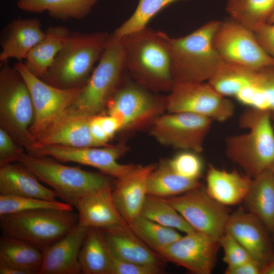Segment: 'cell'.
<instances>
[{
  "mask_svg": "<svg viewBox=\"0 0 274 274\" xmlns=\"http://www.w3.org/2000/svg\"><path fill=\"white\" fill-rule=\"evenodd\" d=\"M45 31L44 38L29 51L24 63L31 73L42 79L71 32L63 26H51Z\"/></svg>",
  "mask_w": 274,
  "mask_h": 274,
  "instance_id": "f1b7e54d",
  "label": "cell"
},
{
  "mask_svg": "<svg viewBox=\"0 0 274 274\" xmlns=\"http://www.w3.org/2000/svg\"><path fill=\"white\" fill-rule=\"evenodd\" d=\"M260 274H274V260L262 268Z\"/></svg>",
  "mask_w": 274,
  "mask_h": 274,
  "instance_id": "7dc6e473",
  "label": "cell"
},
{
  "mask_svg": "<svg viewBox=\"0 0 274 274\" xmlns=\"http://www.w3.org/2000/svg\"><path fill=\"white\" fill-rule=\"evenodd\" d=\"M198 153L182 151L169 159L172 169L178 175L187 179L198 180L203 168V161Z\"/></svg>",
  "mask_w": 274,
  "mask_h": 274,
  "instance_id": "74e56055",
  "label": "cell"
},
{
  "mask_svg": "<svg viewBox=\"0 0 274 274\" xmlns=\"http://www.w3.org/2000/svg\"><path fill=\"white\" fill-rule=\"evenodd\" d=\"M239 124L247 132L225 140L227 157L254 178L269 168L274 161V128L270 112L248 108Z\"/></svg>",
  "mask_w": 274,
  "mask_h": 274,
  "instance_id": "3957f363",
  "label": "cell"
},
{
  "mask_svg": "<svg viewBox=\"0 0 274 274\" xmlns=\"http://www.w3.org/2000/svg\"><path fill=\"white\" fill-rule=\"evenodd\" d=\"M34 117V109L29 89L16 67L7 62L0 70V122L19 144L28 150L29 129Z\"/></svg>",
  "mask_w": 274,
  "mask_h": 274,
  "instance_id": "ba28073f",
  "label": "cell"
},
{
  "mask_svg": "<svg viewBox=\"0 0 274 274\" xmlns=\"http://www.w3.org/2000/svg\"><path fill=\"white\" fill-rule=\"evenodd\" d=\"M254 32L260 46L274 59V24L266 23Z\"/></svg>",
  "mask_w": 274,
  "mask_h": 274,
  "instance_id": "b9f144b4",
  "label": "cell"
},
{
  "mask_svg": "<svg viewBox=\"0 0 274 274\" xmlns=\"http://www.w3.org/2000/svg\"><path fill=\"white\" fill-rule=\"evenodd\" d=\"M213 44L225 62L253 68L274 65V59L260 46L254 32L230 18L220 21Z\"/></svg>",
  "mask_w": 274,
  "mask_h": 274,
  "instance_id": "7c38bea8",
  "label": "cell"
},
{
  "mask_svg": "<svg viewBox=\"0 0 274 274\" xmlns=\"http://www.w3.org/2000/svg\"><path fill=\"white\" fill-rule=\"evenodd\" d=\"M92 117L71 106L45 128L29 151L51 145L100 147L94 140L90 131L89 124Z\"/></svg>",
  "mask_w": 274,
  "mask_h": 274,
  "instance_id": "e0dca14e",
  "label": "cell"
},
{
  "mask_svg": "<svg viewBox=\"0 0 274 274\" xmlns=\"http://www.w3.org/2000/svg\"><path fill=\"white\" fill-rule=\"evenodd\" d=\"M74 207L81 226L106 229L128 225L116 207L109 182L96 192L79 199Z\"/></svg>",
  "mask_w": 274,
  "mask_h": 274,
  "instance_id": "ffe728a7",
  "label": "cell"
},
{
  "mask_svg": "<svg viewBox=\"0 0 274 274\" xmlns=\"http://www.w3.org/2000/svg\"><path fill=\"white\" fill-rule=\"evenodd\" d=\"M101 230L109 251L114 258L139 264L162 265L161 256L141 240L129 225Z\"/></svg>",
  "mask_w": 274,
  "mask_h": 274,
  "instance_id": "7402d4cb",
  "label": "cell"
},
{
  "mask_svg": "<svg viewBox=\"0 0 274 274\" xmlns=\"http://www.w3.org/2000/svg\"><path fill=\"white\" fill-rule=\"evenodd\" d=\"M178 1L181 0H139L134 12L113 33L122 38L146 27L151 19L161 10Z\"/></svg>",
  "mask_w": 274,
  "mask_h": 274,
  "instance_id": "d590c367",
  "label": "cell"
},
{
  "mask_svg": "<svg viewBox=\"0 0 274 274\" xmlns=\"http://www.w3.org/2000/svg\"><path fill=\"white\" fill-rule=\"evenodd\" d=\"M272 235H273V242H274V233L272 234Z\"/></svg>",
  "mask_w": 274,
  "mask_h": 274,
  "instance_id": "816d5d0a",
  "label": "cell"
},
{
  "mask_svg": "<svg viewBox=\"0 0 274 274\" xmlns=\"http://www.w3.org/2000/svg\"><path fill=\"white\" fill-rule=\"evenodd\" d=\"M88 227L78 223L66 235L43 252L40 274H79V255Z\"/></svg>",
  "mask_w": 274,
  "mask_h": 274,
  "instance_id": "d6986e66",
  "label": "cell"
},
{
  "mask_svg": "<svg viewBox=\"0 0 274 274\" xmlns=\"http://www.w3.org/2000/svg\"><path fill=\"white\" fill-rule=\"evenodd\" d=\"M43 260V252L30 243L5 234L1 237L0 261L22 274H40Z\"/></svg>",
  "mask_w": 274,
  "mask_h": 274,
  "instance_id": "4316f807",
  "label": "cell"
},
{
  "mask_svg": "<svg viewBox=\"0 0 274 274\" xmlns=\"http://www.w3.org/2000/svg\"><path fill=\"white\" fill-rule=\"evenodd\" d=\"M274 177V161L268 169Z\"/></svg>",
  "mask_w": 274,
  "mask_h": 274,
  "instance_id": "681fc988",
  "label": "cell"
},
{
  "mask_svg": "<svg viewBox=\"0 0 274 274\" xmlns=\"http://www.w3.org/2000/svg\"><path fill=\"white\" fill-rule=\"evenodd\" d=\"M224 256L223 261L227 267L234 266L253 259L243 247L226 231L219 240Z\"/></svg>",
  "mask_w": 274,
  "mask_h": 274,
  "instance_id": "f35d334b",
  "label": "cell"
},
{
  "mask_svg": "<svg viewBox=\"0 0 274 274\" xmlns=\"http://www.w3.org/2000/svg\"><path fill=\"white\" fill-rule=\"evenodd\" d=\"M165 198L196 231L219 241L226 232L229 209L210 196L205 186Z\"/></svg>",
  "mask_w": 274,
  "mask_h": 274,
  "instance_id": "4fadbf2b",
  "label": "cell"
},
{
  "mask_svg": "<svg viewBox=\"0 0 274 274\" xmlns=\"http://www.w3.org/2000/svg\"><path fill=\"white\" fill-rule=\"evenodd\" d=\"M110 36L104 31H71L42 79L61 88L83 87L98 61Z\"/></svg>",
  "mask_w": 274,
  "mask_h": 274,
  "instance_id": "277c9868",
  "label": "cell"
},
{
  "mask_svg": "<svg viewBox=\"0 0 274 274\" xmlns=\"http://www.w3.org/2000/svg\"><path fill=\"white\" fill-rule=\"evenodd\" d=\"M201 185L176 174L168 160H162L150 173L147 181V195L167 198L183 194Z\"/></svg>",
  "mask_w": 274,
  "mask_h": 274,
  "instance_id": "1f68e13d",
  "label": "cell"
},
{
  "mask_svg": "<svg viewBox=\"0 0 274 274\" xmlns=\"http://www.w3.org/2000/svg\"><path fill=\"white\" fill-rule=\"evenodd\" d=\"M14 66L27 84L33 102L34 117L28 131L30 150L45 128L73 105L82 87H57L36 76L22 62Z\"/></svg>",
  "mask_w": 274,
  "mask_h": 274,
  "instance_id": "30bf717a",
  "label": "cell"
},
{
  "mask_svg": "<svg viewBox=\"0 0 274 274\" xmlns=\"http://www.w3.org/2000/svg\"><path fill=\"white\" fill-rule=\"evenodd\" d=\"M229 18L254 31L267 23L274 11V0H227Z\"/></svg>",
  "mask_w": 274,
  "mask_h": 274,
  "instance_id": "d6a6232c",
  "label": "cell"
},
{
  "mask_svg": "<svg viewBox=\"0 0 274 274\" xmlns=\"http://www.w3.org/2000/svg\"><path fill=\"white\" fill-rule=\"evenodd\" d=\"M108 114L118 119L121 130L142 127L154 121L165 108V97L157 96L135 81L126 80L109 100Z\"/></svg>",
  "mask_w": 274,
  "mask_h": 274,
  "instance_id": "8fae6325",
  "label": "cell"
},
{
  "mask_svg": "<svg viewBox=\"0 0 274 274\" xmlns=\"http://www.w3.org/2000/svg\"><path fill=\"white\" fill-rule=\"evenodd\" d=\"M78 222L74 210L39 209L0 216L3 234L33 245L43 252Z\"/></svg>",
  "mask_w": 274,
  "mask_h": 274,
  "instance_id": "8992f818",
  "label": "cell"
},
{
  "mask_svg": "<svg viewBox=\"0 0 274 274\" xmlns=\"http://www.w3.org/2000/svg\"><path fill=\"white\" fill-rule=\"evenodd\" d=\"M0 194L56 200L57 193L40 182L26 167L10 163L0 166Z\"/></svg>",
  "mask_w": 274,
  "mask_h": 274,
  "instance_id": "cb8c5ba5",
  "label": "cell"
},
{
  "mask_svg": "<svg viewBox=\"0 0 274 274\" xmlns=\"http://www.w3.org/2000/svg\"><path fill=\"white\" fill-rule=\"evenodd\" d=\"M206 181L205 188L208 194L218 202L228 207L244 200L253 178L235 169L228 171L210 164Z\"/></svg>",
  "mask_w": 274,
  "mask_h": 274,
  "instance_id": "603a6c76",
  "label": "cell"
},
{
  "mask_svg": "<svg viewBox=\"0 0 274 274\" xmlns=\"http://www.w3.org/2000/svg\"><path fill=\"white\" fill-rule=\"evenodd\" d=\"M45 36L40 21L36 18L18 19L11 21L2 43L0 62L14 58L18 62L25 60L29 51Z\"/></svg>",
  "mask_w": 274,
  "mask_h": 274,
  "instance_id": "d4e9b609",
  "label": "cell"
},
{
  "mask_svg": "<svg viewBox=\"0 0 274 274\" xmlns=\"http://www.w3.org/2000/svg\"><path fill=\"white\" fill-rule=\"evenodd\" d=\"M39 209L74 210L72 204L57 200L0 194V216Z\"/></svg>",
  "mask_w": 274,
  "mask_h": 274,
  "instance_id": "8d00e7d4",
  "label": "cell"
},
{
  "mask_svg": "<svg viewBox=\"0 0 274 274\" xmlns=\"http://www.w3.org/2000/svg\"><path fill=\"white\" fill-rule=\"evenodd\" d=\"M89 128L93 139L101 147L109 146L108 142L110 139L96 120L95 116L92 117L90 121Z\"/></svg>",
  "mask_w": 274,
  "mask_h": 274,
  "instance_id": "f6af8a7d",
  "label": "cell"
},
{
  "mask_svg": "<svg viewBox=\"0 0 274 274\" xmlns=\"http://www.w3.org/2000/svg\"><path fill=\"white\" fill-rule=\"evenodd\" d=\"M17 145L11 134L2 127L0 128V166L18 161L24 154Z\"/></svg>",
  "mask_w": 274,
  "mask_h": 274,
  "instance_id": "60d3db41",
  "label": "cell"
},
{
  "mask_svg": "<svg viewBox=\"0 0 274 274\" xmlns=\"http://www.w3.org/2000/svg\"><path fill=\"white\" fill-rule=\"evenodd\" d=\"M129 226L141 240L157 253L182 236L177 230L141 216L135 218Z\"/></svg>",
  "mask_w": 274,
  "mask_h": 274,
  "instance_id": "e575fe53",
  "label": "cell"
},
{
  "mask_svg": "<svg viewBox=\"0 0 274 274\" xmlns=\"http://www.w3.org/2000/svg\"><path fill=\"white\" fill-rule=\"evenodd\" d=\"M213 122L191 113H167L153 121L150 134L163 145L199 153Z\"/></svg>",
  "mask_w": 274,
  "mask_h": 274,
  "instance_id": "5bb4252c",
  "label": "cell"
},
{
  "mask_svg": "<svg viewBox=\"0 0 274 274\" xmlns=\"http://www.w3.org/2000/svg\"><path fill=\"white\" fill-rule=\"evenodd\" d=\"M156 164L139 165L125 176L116 179L112 195L121 215L129 225L140 215L147 195L148 177Z\"/></svg>",
  "mask_w": 274,
  "mask_h": 274,
  "instance_id": "44dd1931",
  "label": "cell"
},
{
  "mask_svg": "<svg viewBox=\"0 0 274 274\" xmlns=\"http://www.w3.org/2000/svg\"><path fill=\"white\" fill-rule=\"evenodd\" d=\"M262 266L254 259H251L239 265L227 267L226 274H260Z\"/></svg>",
  "mask_w": 274,
  "mask_h": 274,
  "instance_id": "7bdbcfd3",
  "label": "cell"
},
{
  "mask_svg": "<svg viewBox=\"0 0 274 274\" xmlns=\"http://www.w3.org/2000/svg\"><path fill=\"white\" fill-rule=\"evenodd\" d=\"M101 128L110 139L119 130H121L120 124L117 118L111 115H95Z\"/></svg>",
  "mask_w": 274,
  "mask_h": 274,
  "instance_id": "ee69618b",
  "label": "cell"
},
{
  "mask_svg": "<svg viewBox=\"0 0 274 274\" xmlns=\"http://www.w3.org/2000/svg\"><path fill=\"white\" fill-rule=\"evenodd\" d=\"M267 23L269 24H274V11L270 17Z\"/></svg>",
  "mask_w": 274,
  "mask_h": 274,
  "instance_id": "c3c4849f",
  "label": "cell"
},
{
  "mask_svg": "<svg viewBox=\"0 0 274 274\" xmlns=\"http://www.w3.org/2000/svg\"><path fill=\"white\" fill-rule=\"evenodd\" d=\"M98 0H18L17 7L31 13L48 12L61 20H80L87 16Z\"/></svg>",
  "mask_w": 274,
  "mask_h": 274,
  "instance_id": "f546056e",
  "label": "cell"
},
{
  "mask_svg": "<svg viewBox=\"0 0 274 274\" xmlns=\"http://www.w3.org/2000/svg\"><path fill=\"white\" fill-rule=\"evenodd\" d=\"M220 21L211 20L183 37H169L175 83L208 82L225 63L213 44Z\"/></svg>",
  "mask_w": 274,
  "mask_h": 274,
  "instance_id": "7a4b0ae2",
  "label": "cell"
},
{
  "mask_svg": "<svg viewBox=\"0 0 274 274\" xmlns=\"http://www.w3.org/2000/svg\"><path fill=\"white\" fill-rule=\"evenodd\" d=\"M125 71L122 38L113 32L96 66L71 106L89 116L98 115L120 86Z\"/></svg>",
  "mask_w": 274,
  "mask_h": 274,
  "instance_id": "5b68a950",
  "label": "cell"
},
{
  "mask_svg": "<svg viewBox=\"0 0 274 274\" xmlns=\"http://www.w3.org/2000/svg\"><path fill=\"white\" fill-rule=\"evenodd\" d=\"M18 162L73 206L79 199L96 192L109 182L102 175L65 165L44 156L24 153Z\"/></svg>",
  "mask_w": 274,
  "mask_h": 274,
  "instance_id": "52a82bcc",
  "label": "cell"
},
{
  "mask_svg": "<svg viewBox=\"0 0 274 274\" xmlns=\"http://www.w3.org/2000/svg\"><path fill=\"white\" fill-rule=\"evenodd\" d=\"M79 260L82 273L109 274L112 256L101 229L89 228Z\"/></svg>",
  "mask_w": 274,
  "mask_h": 274,
  "instance_id": "4dcf8cb0",
  "label": "cell"
},
{
  "mask_svg": "<svg viewBox=\"0 0 274 274\" xmlns=\"http://www.w3.org/2000/svg\"><path fill=\"white\" fill-rule=\"evenodd\" d=\"M167 113H191L224 122L234 113L233 103L209 82L175 83L165 97Z\"/></svg>",
  "mask_w": 274,
  "mask_h": 274,
  "instance_id": "9c48e42d",
  "label": "cell"
},
{
  "mask_svg": "<svg viewBox=\"0 0 274 274\" xmlns=\"http://www.w3.org/2000/svg\"><path fill=\"white\" fill-rule=\"evenodd\" d=\"M248 212L259 218L269 232L274 233V177L267 169L253 178L244 200Z\"/></svg>",
  "mask_w": 274,
  "mask_h": 274,
  "instance_id": "83f0119b",
  "label": "cell"
},
{
  "mask_svg": "<svg viewBox=\"0 0 274 274\" xmlns=\"http://www.w3.org/2000/svg\"><path fill=\"white\" fill-rule=\"evenodd\" d=\"M0 274H22L16 268L0 261Z\"/></svg>",
  "mask_w": 274,
  "mask_h": 274,
  "instance_id": "bcb514c9",
  "label": "cell"
},
{
  "mask_svg": "<svg viewBox=\"0 0 274 274\" xmlns=\"http://www.w3.org/2000/svg\"><path fill=\"white\" fill-rule=\"evenodd\" d=\"M139 216L185 233L196 230L165 198L147 195Z\"/></svg>",
  "mask_w": 274,
  "mask_h": 274,
  "instance_id": "836d02e7",
  "label": "cell"
},
{
  "mask_svg": "<svg viewBox=\"0 0 274 274\" xmlns=\"http://www.w3.org/2000/svg\"><path fill=\"white\" fill-rule=\"evenodd\" d=\"M97 147L51 145L33 149L29 154L37 156H50L61 162H73L94 167L116 179L125 176L137 165L118 162V159L126 150L123 144Z\"/></svg>",
  "mask_w": 274,
  "mask_h": 274,
  "instance_id": "9a60e30c",
  "label": "cell"
},
{
  "mask_svg": "<svg viewBox=\"0 0 274 274\" xmlns=\"http://www.w3.org/2000/svg\"><path fill=\"white\" fill-rule=\"evenodd\" d=\"M226 231L262 267L274 260V248L268 234L269 232L253 214L239 210L230 215Z\"/></svg>",
  "mask_w": 274,
  "mask_h": 274,
  "instance_id": "ac0fdd59",
  "label": "cell"
},
{
  "mask_svg": "<svg viewBox=\"0 0 274 274\" xmlns=\"http://www.w3.org/2000/svg\"><path fill=\"white\" fill-rule=\"evenodd\" d=\"M271 119L274 128V112L270 113Z\"/></svg>",
  "mask_w": 274,
  "mask_h": 274,
  "instance_id": "f907efd6",
  "label": "cell"
},
{
  "mask_svg": "<svg viewBox=\"0 0 274 274\" xmlns=\"http://www.w3.org/2000/svg\"><path fill=\"white\" fill-rule=\"evenodd\" d=\"M162 272L161 265L127 262L112 256L109 274H159Z\"/></svg>",
  "mask_w": 274,
  "mask_h": 274,
  "instance_id": "ab89813d",
  "label": "cell"
},
{
  "mask_svg": "<svg viewBox=\"0 0 274 274\" xmlns=\"http://www.w3.org/2000/svg\"><path fill=\"white\" fill-rule=\"evenodd\" d=\"M122 38L126 71L132 80L153 92H169L174 84L169 36L146 26Z\"/></svg>",
  "mask_w": 274,
  "mask_h": 274,
  "instance_id": "6da1fadb",
  "label": "cell"
},
{
  "mask_svg": "<svg viewBox=\"0 0 274 274\" xmlns=\"http://www.w3.org/2000/svg\"><path fill=\"white\" fill-rule=\"evenodd\" d=\"M185 234L158 254L193 273H211L221 247L219 241L196 230Z\"/></svg>",
  "mask_w": 274,
  "mask_h": 274,
  "instance_id": "2e32d148",
  "label": "cell"
},
{
  "mask_svg": "<svg viewBox=\"0 0 274 274\" xmlns=\"http://www.w3.org/2000/svg\"><path fill=\"white\" fill-rule=\"evenodd\" d=\"M234 98L248 108L274 112V65L252 68L247 84Z\"/></svg>",
  "mask_w": 274,
  "mask_h": 274,
  "instance_id": "484cf974",
  "label": "cell"
}]
</instances>
